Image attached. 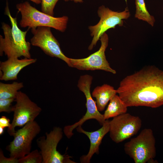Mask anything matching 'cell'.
Wrapping results in <instances>:
<instances>
[{"label": "cell", "instance_id": "obj_1", "mask_svg": "<svg viewBox=\"0 0 163 163\" xmlns=\"http://www.w3.org/2000/svg\"><path fill=\"white\" fill-rule=\"evenodd\" d=\"M116 90L127 107H159L163 105V70L143 67L123 78Z\"/></svg>", "mask_w": 163, "mask_h": 163}, {"label": "cell", "instance_id": "obj_2", "mask_svg": "<svg viewBox=\"0 0 163 163\" xmlns=\"http://www.w3.org/2000/svg\"><path fill=\"white\" fill-rule=\"evenodd\" d=\"M4 14L9 18L11 27L8 24L2 23V28L4 37L0 35V55L3 53L8 58L11 57L31 58L30 53L31 43L26 41V37L29 29L23 31L18 27L17 18L11 16L9 7L8 0H6Z\"/></svg>", "mask_w": 163, "mask_h": 163}, {"label": "cell", "instance_id": "obj_3", "mask_svg": "<svg viewBox=\"0 0 163 163\" xmlns=\"http://www.w3.org/2000/svg\"><path fill=\"white\" fill-rule=\"evenodd\" d=\"M16 7L21 15L19 22L21 27L31 29L46 27L62 32H64L67 28L69 20L67 16L55 17L49 15L39 11L27 1L17 4Z\"/></svg>", "mask_w": 163, "mask_h": 163}, {"label": "cell", "instance_id": "obj_4", "mask_svg": "<svg viewBox=\"0 0 163 163\" xmlns=\"http://www.w3.org/2000/svg\"><path fill=\"white\" fill-rule=\"evenodd\" d=\"M125 153L135 163L152 162L156 155L155 139L152 130L145 128L124 145Z\"/></svg>", "mask_w": 163, "mask_h": 163}, {"label": "cell", "instance_id": "obj_5", "mask_svg": "<svg viewBox=\"0 0 163 163\" xmlns=\"http://www.w3.org/2000/svg\"><path fill=\"white\" fill-rule=\"evenodd\" d=\"M97 12L100 18L99 21L96 24L88 27L91 35L93 37L88 47L90 50L93 49L100 37L106 31L110 29L115 28L117 25L123 26V20L128 19L130 16L127 8L123 11L118 12L113 11L103 5L99 7Z\"/></svg>", "mask_w": 163, "mask_h": 163}, {"label": "cell", "instance_id": "obj_6", "mask_svg": "<svg viewBox=\"0 0 163 163\" xmlns=\"http://www.w3.org/2000/svg\"><path fill=\"white\" fill-rule=\"evenodd\" d=\"M40 131V126L35 120L27 123L16 131L13 140L6 147L10 157L19 159L29 154L33 140Z\"/></svg>", "mask_w": 163, "mask_h": 163}, {"label": "cell", "instance_id": "obj_7", "mask_svg": "<svg viewBox=\"0 0 163 163\" xmlns=\"http://www.w3.org/2000/svg\"><path fill=\"white\" fill-rule=\"evenodd\" d=\"M61 128L55 127L49 133H46V137L42 136L37 140V143L43 158L42 163H74L71 157L62 155L57 149L58 144L63 136Z\"/></svg>", "mask_w": 163, "mask_h": 163}, {"label": "cell", "instance_id": "obj_8", "mask_svg": "<svg viewBox=\"0 0 163 163\" xmlns=\"http://www.w3.org/2000/svg\"><path fill=\"white\" fill-rule=\"evenodd\" d=\"M16 104L13 106L14 112L11 127L8 132L13 136L17 126L21 127L27 123L35 120L42 111L41 108L30 99L25 93L18 91L15 99Z\"/></svg>", "mask_w": 163, "mask_h": 163}, {"label": "cell", "instance_id": "obj_9", "mask_svg": "<svg viewBox=\"0 0 163 163\" xmlns=\"http://www.w3.org/2000/svg\"><path fill=\"white\" fill-rule=\"evenodd\" d=\"M142 121L137 116L125 113L110 121V136L116 143L121 142L136 134L140 129Z\"/></svg>", "mask_w": 163, "mask_h": 163}, {"label": "cell", "instance_id": "obj_10", "mask_svg": "<svg viewBox=\"0 0 163 163\" xmlns=\"http://www.w3.org/2000/svg\"><path fill=\"white\" fill-rule=\"evenodd\" d=\"M101 46L99 50L85 58L69 59V67L83 70H100L113 74L116 71L112 68L106 59L105 51L108 46L109 38L104 33L100 37Z\"/></svg>", "mask_w": 163, "mask_h": 163}, {"label": "cell", "instance_id": "obj_11", "mask_svg": "<svg viewBox=\"0 0 163 163\" xmlns=\"http://www.w3.org/2000/svg\"><path fill=\"white\" fill-rule=\"evenodd\" d=\"M33 36L30 39V43L33 46L40 48L46 55L63 60L69 66V59L63 53L60 44L54 37L51 28L39 27L31 29Z\"/></svg>", "mask_w": 163, "mask_h": 163}, {"label": "cell", "instance_id": "obj_12", "mask_svg": "<svg viewBox=\"0 0 163 163\" xmlns=\"http://www.w3.org/2000/svg\"><path fill=\"white\" fill-rule=\"evenodd\" d=\"M93 77L86 74L81 76L78 82L77 86L79 89L84 94L86 98V111L85 115L79 121L72 125V127L75 129L82 126L88 120L94 119L96 120L100 125L102 126L106 120L104 115L101 114L97 109L96 101L93 99L90 92V88Z\"/></svg>", "mask_w": 163, "mask_h": 163}, {"label": "cell", "instance_id": "obj_13", "mask_svg": "<svg viewBox=\"0 0 163 163\" xmlns=\"http://www.w3.org/2000/svg\"><path fill=\"white\" fill-rule=\"evenodd\" d=\"M110 121L106 120L100 129L93 132H88L83 129L81 126L76 128L77 131L86 135L90 139V145L88 153L82 156L80 158L82 163H89L92 156L96 153H99V147L104 136L109 132Z\"/></svg>", "mask_w": 163, "mask_h": 163}, {"label": "cell", "instance_id": "obj_14", "mask_svg": "<svg viewBox=\"0 0 163 163\" xmlns=\"http://www.w3.org/2000/svg\"><path fill=\"white\" fill-rule=\"evenodd\" d=\"M36 59L24 58L19 59L17 57H11L0 63V76L1 80L8 81L17 79L18 75L24 68L35 63Z\"/></svg>", "mask_w": 163, "mask_h": 163}, {"label": "cell", "instance_id": "obj_15", "mask_svg": "<svg viewBox=\"0 0 163 163\" xmlns=\"http://www.w3.org/2000/svg\"><path fill=\"white\" fill-rule=\"evenodd\" d=\"M117 94V90L113 86L107 84L96 87L92 93V96L96 98L98 111L100 112L104 110L108 102Z\"/></svg>", "mask_w": 163, "mask_h": 163}, {"label": "cell", "instance_id": "obj_16", "mask_svg": "<svg viewBox=\"0 0 163 163\" xmlns=\"http://www.w3.org/2000/svg\"><path fill=\"white\" fill-rule=\"evenodd\" d=\"M127 107L119 96L116 94L110 101L103 114L104 119L108 120L126 113Z\"/></svg>", "mask_w": 163, "mask_h": 163}, {"label": "cell", "instance_id": "obj_17", "mask_svg": "<svg viewBox=\"0 0 163 163\" xmlns=\"http://www.w3.org/2000/svg\"><path fill=\"white\" fill-rule=\"evenodd\" d=\"M24 87L22 82H14L11 84L0 82V99H15L18 91Z\"/></svg>", "mask_w": 163, "mask_h": 163}, {"label": "cell", "instance_id": "obj_18", "mask_svg": "<svg viewBox=\"0 0 163 163\" xmlns=\"http://www.w3.org/2000/svg\"><path fill=\"white\" fill-rule=\"evenodd\" d=\"M135 18L145 21L151 26H153L155 21V18L147 10L144 0H135Z\"/></svg>", "mask_w": 163, "mask_h": 163}, {"label": "cell", "instance_id": "obj_19", "mask_svg": "<svg viewBox=\"0 0 163 163\" xmlns=\"http://www.w3.org/2000/svg\"><path fill=\"white\" fill-rule=\"evenodd\" d=\"M42 161L41 154L40 151L37 149L19 159V163H42Z\"/></svg>", "mask_w": 163, "mask_h": 163}, {"label": "cell", "instance_id": "obj_20", "mask_svg": "<svg viewBox=\"0 0 163 163\" xmlns=\"http://www.w3.org/2000/svg\"><path fill=\"white\" fill-rule=\"evenodd\" d=\"M59 0H41V11L49 15L53 16V10Z\"/></svg>", "mask_w": 163, "mask_h": 163}, {"label": "cell", "instance_id": "obj_21", "mask_svg": "<svg viewBox=\"0 0 163 163\" xmlns=\"http://www.w3.org/2000/svg\"><path fill=\"white\" fill-rule=\"evenodd\" d=\"M15 101L14 98L0 99V112H5L8 113L13 112L12 103Z\"/></svg>", "mask_w": 163, "mask_h": 163}, {"label": "cell", "instance_id": "obj_22", "mask_svg": "<svg viewBox=\"0 0 163 163\" xmlns=\"http://www.w3.org/2000/svg\"><path fill=\"white\" fill-rule=\"evenodd\" d=\"M0 163H19V159L10 157H6L4 155L2 149L0 150Z\"/></svg>", "mask_w": 163, "mask_h": 163}, {"label": "cell", "instance_id": "obj_23", "mask_svg": "<svg viewBox=\"0 0 163 163\" xmlns=\"http://www.w3.org/2000/svg\"><path fill=\"white\" fill-rule=\"evenodd\" d=\"M10 120L5 116H2L0 118V126L4 128L6 127L10 128L11 126V123H10Z\"/></svg>", "mask_w": 163, "mask_h": 163}, {"label": "cell", "instance_id": "obj_24", "mask_svg": "<svg viewBox=\"0 0 163 163\" xmlns=\"http://www.w3.org/2000/svg\"><path fill=\"white\" fill-rule=\"evenodd\" d=\"M36 4H41V0H28Z\"/></svg>", "mask_w": 163, "mask_h": 163}, {"label": "cell", "instance_id": "obj_25", "mask_svg": "<svg viewBox=\"0 0 163 163\" xmlns=\"http://www.w3.org/2000/svg\"><path fill=\"white\" fill-rule=\"evenodd\" d=\"M65 2H67L69 1H73L75 2L82 3L83 2V0H64Z\"/></svg>", "mask_w": 163, "mask_h": 163}, {"label": "cell", "instance_id": "obj_26", "mask_svg": "<svg viewBox=\"0 0 163 163\" xmlns=\"http://www.w3.org/2000/svg\"><path fill=\"white\" fill-rule=\"evenodd\" d=\"M5 128L2 126H0V135H2L4 133Z\"/></svg>", "mask_w": 163, "mask_h": 163}, {"label": "cell", "instance_id": "obj_27", "mask_svg": "<svg viewBox=\"0 0 163 163\" xmlns=\"http://www.w3.org/2000/svg\"><path fill=\"white\" fill-rule=\"evenodd\" d=\"M162 9H163V8H162Z\"/></svg>", "mask_w": 163, "mask_h": 163}]
</instances>
